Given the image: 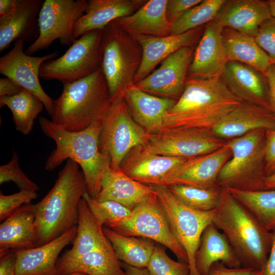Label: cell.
<instances>
[{"label": "cell", "mask_w": 275, "mask_h": 275, "mask_svg": "<svg viewBox=\"0 0 275 275\" xmlns=\"http://www.w3.org/2000/svg\"><path fill=\"white\" fill-rule=\"evenodd\" d=\"M39 122L43 132L56 145L46 161L45 169L52 171L66 160L75 161L82 171L88 193L95 198L101 190L104 176L111 169L109 156L99 148L102 120L78 131L67 130L44 117H40Z\"/></svg>", "instance_id": "obj_1"}, {"label": "cell", "mask_w": 275, "mask_h": 275, "mask_svg": "<svg viewBox=\"0 0 275 275\" xmlns=\"http://www.w3.org/2000/svg\"><path fill=\"white\" fill-rule=\"evenodd\" d=\"M68 159L46 196L34 204L35 247L46 244L77 226L78 207L87 192L82 171Z\"/></svg>", "instance_id": "obj_2"}, {"label": "cell", "mask_w": 275, "mask_h": 275, "mask_svg": "<svg viewBox=\"0 0 275 275\" xmlns=\"http://www.w3.org/2000/svg\"><path fill=\"white\" fill-rule=\"evenodd\" d=\"M241 102L221 78L187 76L181 96L163 117L161 130L177 127L211 129Z\"/></svg>", "instance_id": "obj_3"}, {"label": "cell", "mask_w": 275, "mask_h": 275, "mask_svg": "<svg viewBox=\"0 0 275 275\" xmlns=\"http://www.w3.org/2000/svg\"><path fill=\"white\" fill-rule=\"evenodd\" d=\"M212 223L227 237L242 267L263 270L271 249L273 232L224 187Z\"/></svg>", "instance_id": "obj_4"}, {"label": "cell", "mask_w": 275, "mask_h": 275, "mask_svg": "<svg viewBox=\"0 0 275 275\" xmlns=\"http://www.w3.org/2000/svg\"><path fill=\"white\" fill-rule=\"evenodd\" d=\"M111 102L100 67L85 78L63 84L61 95L54 100L51 121L67 130L80 131L102 120Z\"/></svg>", "instance_id": "obj_5"}, {"label": "cell", "mask_w": 275, "mask_h": 275, "mask_svg": "<svg viewBox=\"0 0 275 275\" xmlns=\"http://www.w3.org/2000/svg\"><path fill=\"white\" fill-rule=\"evenodd\" d=\"M265 133V129H257L226 142L232 156L219 174L220 187L244 191L265 190L267 176Z\"/></svg>", "instance_id": "obj_6"}, {"label": "cell", "mask_w": 275, "mask_h": 275, "mask_svg": "<svg viewBox=\"0 0 275 275\" xmlns=\"http://www.w3.org/2000/svg\"><path fill=\"white\" fill-rule=\"evenodd\" d=\"M101 56V68L112 100L133 84L142 49L130 34L112 21L103 30Z\"/></svg>", "instance_id": "obj_7"}, {"label": "cell", "mask_w": 275, "mask_h": 275, "mask_svg": "<svg viewBox=\"0 0 275 275\" xmlns=\"http://www.w3.org/2000/svg\"><path fill=\"white\" fill-rule=\"evenodd\" d=\"M148 136L131 117L123 96L112 99L102 120L99 139V150L109 156L111 168L119 169L132 149L147 144Z\"/></svg>", "instance_id": "obj_8"}, {"label": "cell", "mask_w": 275, "mask_h": 275, "mask_svg": "<svg viewBox=\"0 0 275 275\" xmlns=\"http://www.w3.org/2000/svg\"><path fill=\"white\" fill-rule=\"evenodd\" d=\"M105 227L124 235L143 237L159 243L170 250L178 261L188 264L187 254L173 234L156 193L139 204L129 215Z\"/></svg>", "instance_id": "obj_9"}, {"label": "cell", "mask_w": 275, "mask_h": 275, "mask_svg": "<svg viewBox=\"0 0 275 275\" xmlns=\"http://www.w3.org/2000/svg\"><path fill=\"white\" fill-rule=\"evenodd\" d=\"M103 30L89 32L75 40L60 57L44 62L39 76L63 84L85 78L101 67Z\"/></svg>", "instance_id": "obj_10"}, {"label": "cell", "mask_w": 275, "mask_h": 275, "mask_svg": "<svg viewBox=\"0 0 275 275\" xmlns=\"http://www.w3.org/2000/svg\"><path fill=\"white\" fill-rule=\"evenodd\" d=\"M150 185L166 214L173 234L187 254L190 275H199L196 268L195 255L202 233L212 222L215 209L206 212L192 209L180 202L167 186Z\"/></svg>", "instance_id": "obj_11"}, {"label": "cell", "mask_w": 275, "mask_h": 275, "mask_svg": "<svg viewBox=\"0 0 275 275\" xmlns=\"http://www.w3.org/2000/svg\"><path fill=\"white\" fill-rule=\"evenodd\" d=\"M87 5L86 0L44 1L38 16L39 36L25 49V53L32 56L56 40L71 46L75 41V25L85 13Z\"/></svg>", "instance_id": "obj_12"}, {"label": "cell", "mask_w": 275, "mask_h": 275, "mask_svg": "<svg viewBox=\"0 0 275 275\" xmlns=\"http://www.w3.org/2000/svg\"><path fill=\"white\" fill-rule=\"evenodd\" d=\"M226 144L211 129L177 127L148 133V142L144 147L150 153L188 158L213 152Z\"/></svg>", "instance_id": "obj_13"}, {"label": "cell", "mask_w": 275, "mask_h": 275, "mask_svg": "<svg viewBox=\"0 0 275 275\" xmlns=\"http://www.w3.org/2000/svg\"><path fill=\"white\" fill-rule=\"evenodd\" d=\"M24 41L17 40L14 47L0 58V73L23 89L31 92L44 104L47 113L51 115L54 106L53 100L43 90L39 80V71L42 64L54 59L55 51L42 57L28 55L24 50Z\"/></svg>", "instance_id": "obj_14"}, {"label": "cell", "mask_w": 275, "mask_h": 275, "mask_svg": "<svg viewBox=\"0 0 275 275\" xmlns=\"http://www.w3.org/2000/svg\"><path fill=\"white\" fill-rule=\"evenodd\" d=\"M195 46H185L173 53L143 80L132 85L149 94L178 100L187 78Z\"/></svg>", "instance_id": "obj_15"}, {"label": "cell", "mask_w": 275, "mask_h": 275, "mask_svg": "<svg viewBox=\"0 0 275 275\" xmlns=\"http://www.w3.org/2000/svg\"><path fill=\"white\" fill-rule=\"evenodd\" d=\"M232 152L227 144L208 154L187 158L170 173L161 185L180 184L206 189L219 188L218 177Z\"/></svg>", "instance_id": "obj_16"}, {"label": "cell", "mask_w": 275, "mask_h": 275, "mask_svg": "<svg viewBox=\"0 0 275 275\" xmlns=\"http://www.w3.org/2000/svg\"><path fill=\"white\" fill-rule=\"evenodd\" d=\"M223 29L216 19L205 25L195 49L187 76L202 79L221 77L228 61L223 40Z\"/></svg>", "instance_id": "obj_17"}, {"label": "cell", "mask_w": 275, "mask_h": 275, "mask_svg": "<svg viewBox=\"0 0 275 275\" xmlns=\"http://www.w3.org/2000/svg\"><path fill=\"white\" fill-rule=\"evenodd\" d=\"M204 27L201 26L183 33L156 37L142 34L131 35L142 49V59L133 84L149 75L155 67L168 56L185 46H194L200 40Z\"/></svg>", "instance_id": "obj_18"}, {"label": "cell", "mask_w": 275, "mask_h": 275, "mask_svg": "<svg viewBox=\"0 0 275 275\" xmlns=\"http://www.w3.org/2000/svg\"><path fill=\"white\" fill-rule=\"evenodd\" d=\"M187 159L150 153L145 150L144 146H139L128 153L120 169L140 183L160 184L167 175Z\"/></svg>", "instance_id": "obj_19"}, {"label": "cell", "mask_w": 275, "mask_h": 275, "mask_svg": "<svg viewBox=\"0 0 275 275\" xmlns=\"http://www.w3.org/2000/svg\"><path fill=\"white\" fill-rule=\"evenodd\" d=\"M221 79L242 102L258 105L270 110L265 74L248 65L228 61Z\"/></svg>", "instance_id": "obj_20"}, {"label": "cell", "mask_w": 275, "mask_h": 275, "mask_svg": "<svg viewBox=\"0 0 275 275\" xmlns=\"http://www.w3.org/2000/svg\"><path fill=\"white\" fill-rule=\"evenodd\" d=\"M275 129V116L269 109L241 102L211 129L217 137L231 140L257 129Z\"/></svg>", "instance_id": "obj_21"}, {"label": "cell", "mask_w": 275, "mask_h": 275, "mask_svg": "<svg viewBox=\"0 0 275 275\" xmlns=\"http://www.w3.org/2000/svg\"><path fill=\"white\" fill-rule=\"evenodd\" d=\"M43 0H16L10 13L0 16V51L14 42L35 41L39 35L38 16Z\"/></svg>", "instance_id": "obj_22"}, {"label": "cell", "mask_w": 275, "mask_h": 275, "mask_svg": "<svg viewBox=\"0 0 275 275\" xmlns=\"http://www.w3.org/2000/svg\"><path fill=\"white\" fill-rule=\"evenodd\" d=\"M77 226L54 240L37 247L16 251V275H58L61 252L73 241Z\"/></svg>", "instance_id": "obj_23"}, {"label": "cell", "mask_w": 275, "mask_h": 275, "mask_svg": "<svg viewBox=\"0 0 275 275\" xmlns=\"http://www.w3.org/2000/svg\"><path fill=\"white\" fill-rule=\"evenodd\" d=\"M122 96L133 120L149 134L161 130L165 114L177 101L152 95L132 86Z\"/></svg>", "instance_id": "obj_24"}, {"label": "cell", "mask_w": 275, "mask_h": 275, "mask_svg": "<svg viewBox=\"0 0 275 275\" xmlns=\"http://www.w3.org/2000/svg\"><path fill=\"white\" fill-rule=\"evenodd\" d=\"M271 17L267 1H226L216 20L229 28L254 38L260 25Z\"/></svg>", "instance_id": "obj_25"}, {"label": "cell", "mask_w": 275, "mask_h": 275, "mask_svg": "<svg viewBox=\"0 0 275 275\" xmlns=\"http://www.w3.org/2000/svg\"><path fill=\"white\" fill-rule=\"evenodd\" d=\"M147 0H89L84 14L76 22L73 32L75 40L94 30H103L115 20L130 15Z\"/></svg>", "instance_id": "obj_26"}, {"label": "cell", "mask_w": 275, "mask_h": 275, "mask_svg": "<svg viewBox=\"0 0 275 275\" xmlns=\"http://www.w3.org/2000/svg\"><path fill=\"white\" fill-rule=\"evenodd\" d=\"M155 193L150 185L133 180L120 169L111 168L104 176L101 190L94 199L99 202L113 201L132 211Z\"/></svg>", "instance_id": "obj_27"}, {"label": "cell", "mask_w": 275, "mask_h": 275, "mask_svg": "<svg viewBox=\"0 0 275 275\" xmlns=\"http://www.w3.org/2000/svg\"><path fill=\"white\" fill-rule=\"evenodd\" d=\"M195 260L199 275H208L211 266L217 262L231 268L242 267L227 237L212 222L202 233Z\"/></svg>", "instance_id": "obj_28"}, {"label": "cell", "mask_w": 275, "mask_h": 275, "mask_svg": "<svg viewBox=\"0 0 275 275\" xmlns=\"http://www.w3.org/2000/svg\"><path fill=\"white\" fill-rule=\"evenodd\" d=\"M168 0H149L133 14L114 22L129 34L156 37L170 35L171 24L166 16Z\"/></svg>", "instance_id": "obj_29"}, {"label": "cell", "mask_w": 275, "mask_h": 275, "mask_svg": "<svg viewBox=\"0 0 275 275\" xmlns=\"http://www.w3.org/2000/svg\"><path fill=\"white\" fill-rule=\"evenodd\" d=\"M35 216L34 204H25L0 225V252L35 248Z\"/></svg>", "instance_id": "obj_30"}, {"label": "cell", "mask_w": 275, "mask_h": 275, "mask_svg": "<svg viewBox=\"0 0 275 275\" xmlns=\"http://www.w3.org/2000/svg\"><path fill=\"white\" fill-rule=\"evenodd\" d=\"M56 267L58 275L76 272L87 275H127L109 241L79 258L57 264Z\"/></svg>", "instance_id": "obj_31"}, {"label": "cell", "mask_w": 275, "mask_h": 275, "mask_svg": "<svg viewBox=\"0 0 275 275\" xmlns=\"http://www.w3.org/2000/svg\"><path fill=\"white\" fill-rule=\"evenodd\" d=\"M71 248L57 261L64 263L79 258L106 244L108 240L82 198L78 207L77 232Z\"/></svg>", "instance_id": "obj_32"}, {"label": "cell", "mask_w": 275, "mask_h": 275, "mask_svg": "<svg viewBox=\"0 0 275 275\" xmlns=\"http://www.w3.org/2000/svg\"><path fill=\"white\" fill-rule=\"evenodd\" d=\"M222 37L228 61L248 65L265 74L271 61L254 38L229 28H223Z\"/></svg>", "instance_id": "obj_33"}, {"label": "cell", "mask_w": 275, "mask_h": 275, "mask_svg": "<svg viewBox=\"0 0 275 275\" xmlns=\"http://www.w3.org/2000/svg\"><path fill=\"white\" fill-rule=\"evenodd\" d=\"M103 231L119 261L137 268H146L156 246L151 240L124 235L104 226Z\"/></svg>", "instance_id": "obj_34"}, {"label": "cell", "mask_w": 275, "mask_h": 275, "mask_svg": "<svg viewBox=\"0 0 275 275\" xmlns=\"http://www.w3.org/2000/svg\"><path fill=\"white\" fill-rule=\"evenodd\" d=\"M4 106L12 112L16 130L24 135L31 132L35 120L45 107L38 98L25 89L14 96L0 97V107Z\"/></svg>", "instance_id": "obj_35"}, {"label": "cell", "mask_w": 275, "mask_h": 275, "mask_svg": "<svg viewBox=\"0 0 275 275\" xmlns=\"http://www.w3.org/2000/svg\"><path fill=\"white\" fill-rule=\"evenodd\" d=\"M226 189L255 216L265 229L270 232L275 230V189Z\"/></svg>", "instance_id": "obj_36"}, {"label": "cell", "mask_w": 275, "mask_h": 275, "mask_svg": "<svg viewBox=\"0 0 275 275\" xmlns=\"http://www.w3.org/2000/svg\"><path fill=\"white\" fill-rule=\"evenodd\" d=\"M167 187L180 202L195 210L212 211L218 207L221 202L222 187L206 189L180 184L170 185Z\"/></svg>", "instance_id": "obj_37"}, {"label": "cell", "mask_w": 275, "mask_h": 275, "mask_svg": "<svg viewBox=\"0 0 275 275\" xmlns=\"http://www.w3.org/2000/svg\"><path fill=\"white\" fill-rule=\"evenodd\" d=\"M225 2V0H202L172 24L170 35L183 33L215 20Z\"/></svg>", "instance_id": "obj_38"}, {"label": "cell", "mask_w": 275, "mask_h": 275, "mask_svg": "<svg viewBox=\"0 0 275 275\" xmlns=\"http://www.w3.org/2000/svg\"><path fill=\"white\" fill-rule=\"evenodd\" d=\"M83 198L97 222L102 227L121 220L129 215L131 210L122 204L113 201H97L88 192Z\"/></svg>", "instance_id": "obj_39"}, {"label": "cell", "mask_w": 275, "mask_h": 275, "mask_svg": "<svg viewBox=\"0 0 275 275\" xmlns=\"http://www.w3.org/2000/svg\"><path fill=\"white\" fill-rule=\"evenodd\" d=\"M146 268L151 275H190V273L188 263L173 260L164 249L156 244Z\"/></svg>", "instance_id": "obj_40"}, {"label": "cell", "mask_w": 275, "mask_h": 275, "mask_svg": "<svg viewBox=\"0 0 275 275\" xmlns=\"http://www.w3.org/2000/svg\"><path fill=\"white\" fill-rule=\"evenodd\" d=\"M13 182L20 190L37 191L40 188L23 173L19 164L17 153L13 151L11 160L0 167V184Z\"/></svg>", "instance_id": "obj_41"}, {"label": "cell", "mask_w": 275, "mask_h": 275, "mask_svg": "<svg viewBox=\"0 0 275 275\" xmlns=\"http://www.w3.org/2000/svg\"><path fill=\"white\" fill-rule=\"evenodd\" d=\"M38 196L34 190H20L10 195H5L1 192L0 221H4L23 205L31 204Z\"/></svg>", "instance_id": "obj_42"}, {"label": "cell", "mask_w": 275, "mask_h": 275, "mask_svg": "<svg viewBox=\"0 0 275 275\" xmlns=\"http://www.w3.org/2000/svg\"><path fill=\"white\" fill-rule=\"evenodd\" d=\"M254 39L268 54L271 64H275V19L271 17L264 21L259 27Z\"/></svg>", "instance_id": "obj_43"}, {"label": "cell", "mask_w": 275, "mask_h": 275, "mask_svg": "<svg viewBox=\"0 0 275 275\" xmlns=\"http://www.w3.org/2000/svg\"><path fill=\"white\" fill-rule=\"evenodd\" d=\"M202 0H168L166 16L172 24L188 10L199 4Z\"/></svg>", "instance_id": "obj_44"}, {"label": "cell", "mask_w": 275, "mask_h": 275, "mask_svg": "<svg viewBox=\"0 0 275 275\" xmlns=\"http://www.w3.org/2000/svg\"><path fill=\"white\" fill-rule=\"evenodd\" d=\"M208 275H264L263 270L251 268H231L221 262L214 263L211 267Z\"/></svg>", "instance_id": "obj_45"}, {"label": "cell", "mask_w": 275, "mask_h": 275, "mask_svg": "<svg viewBox=\"0 0 275 275\" xmlns=\"http://www.w3.org/2000/svg\"><path fill=\"white\" fill-rule=\"evenodd\" d=\"M265 160L267 176L275 173V129L266 130Z\"/></svg>", "instance_id": "obj_46"}, {"label": "cell", "mask_w": 275, "mask_h": 275, "mask_svg": "<svg viewBox=\"0 0 275 275\" xmlns=\"http://www.w3.org/2000/svg\"><path fill=\"white\" fill-rule=\"evenodd\" d=\"M0 275H16V251L9 250L0 252Z\"/></svg>", "instance_id": "obj_47"}, {"label": "cell", "mask_w": 275, "mask_h": 275, "mask_svg": "<svg viewBox=\"0 0 275 275\" xmlns=\"http://www.w3.org/2000/svg\"><path fill=\"white\" fill-rule=\"evenodd\" d=\"M268 85V98L270 111L275 116V64H271L265 73Z\"/></svg>", "instance_id": "obj_48"}, {"label": "cell", "mask_w": 275, "mask_h": 275, "mask_svg": "<svg viewBox=\"0 0 275 275\" xmlns=\"http://www.w3.org/2000/svg\"><path fill=\"white\" fill-rule=\"evenodd\" d=\"M23 89L18 84L8 77L0 78V97L15 95Z\"/></svg>", "instance_id": "obj_49"}, {"label": "cell", "mask_w": 275, "mask_h": 275, "mask_svg": "<svg viewBox=\"0 0 275 275\" xmlns=\"http://www.w3.org/2000/svg\"><path fill=\"white\" fill-rule=\"evenodd\" d=\"M264 275H275V230L268 259L263 270Z\"/></svg>", "instance_id": "obj_50"}, {"label": "cell", "mask_w": 275, "mask_h": 275, "mask_svg": "<svg viewBox=\"0 0 275 275\" xmlns=\"http://www.w3.org/2000/svg\"><path fill=\"white\" fill-rule=\"evenodd\" d=\"M121 265L127 275H151L146 268H137L124 263H121Z\"/></svg>", "instance_id": "obj_51"}, {"label": "cell", "mask_w": 275, "mask_h": 275, "mask_svg": "<svg viewBox=\"0 0 275 275\" xmlns=\"http://www.w3.org/2000/svg\"><path fill=\"white\" fill-rule=\"evenodd\" d=\"M16 0H0V16L6 15L14 9Z\"/></svg>", "instance_id": "obj_52"}, {"label": "cell", "mask_w": 275, "mask_h": 275, "mask_svg": "<svg viewBox=\"0 0 275 275\" xmlns=\"http://www.w3.org/2000/svg\"><path fill=\"white\" fill-rule=\"evenodd\" d=\"M265 189H275V173L266 177L265 182Z\"/></svg>", "instance_id": "obj_53"}, {"label": "cell", "mask_w": 275, "mask_h": 275, "mask_svg": "<svg viewBox=\"0 0 275 275\" xmlns=\"http://www.w3.org/2000/svg\"><path fill=\"white\" fill-rule=\"evenodd\" d=\"M271 17L275 19V0L267 1Z\"/></svg>", "instance_id": "obj_54"}, {"label": "cell", "mask_w": 275, "mask_h": 275, "mask_svg": "<svg viewBox=\"0 0 275 275\" xmlns=\"http://www.w3.org/2000/svg\"><path fill=\"white\" fill-rule=\"evenodd\" d=\"M65 275H87V274L82 272H72V273L66 274Z\"/></svg>", "instance_id": "obj_55"}]
</instances>
